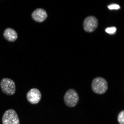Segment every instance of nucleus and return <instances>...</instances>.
Instances as JSON below:
<instances>
[{"instance_id": "1", "label": "nucleus", "mask_w": 124, "mask_h": 124, "mask_svg": "<svg viewBox=\"0 0 124 124\" xmlns=\"http://www.w3.org/2000/svg\"><path fill=\"white\" fill-rule=\"evenodd\" d=\"M108 85L107 81L101 77L95 78L91 83V89L93 92L99 94L105 93L108 90Z\"/></svg>"}, {"instance_id": "2", "label": "nucleus", "mask_w": 124, "mask_h": 124, "mask_svg": "<svg viewBox=\"0 0 124 124\" xmlns=\"http://www.w3.org/2000/svg\"><path fill=\"white\" fill-rule=\"evenodd\" d=\"M65 104L70 107L73 108L76 105L79 100L78 93L73 89L68 90L63 97Z\"/></svg>"}, {"instance_id": "3", "label": "nucleus", "mask_w": 124, "mask_h": 124, "mask_svg": "<svg viewBox=\"0 0 124 124\" xmlns=\"http://www.w3.org/2000/svg\"><path fill=\"white\" fill-rule=\"evenodd\" d=\"M1 91L7 95H13L16 92V86L14 81L11 79L4 78L0 83Z\"/></svg>"}, {"instance_id": "4", "label": "nucleus", "mask_w": 124, "mask_h": 124, "mask_svg": "<svg viewBox=\"0 0 124 124\" xmlns=\"http://www.w3.org/2000/svg\"><path fill=\"white\" fill-rule=\"evenodd\" d=\"M3 124H20L18 115L13 109L7 110L4 113L2 119Z\"/></svg>"}, {"instance_id": "5", "label": "nucleus", "mask_w": 124, "mask_h": 124, "mask_svg": "<svg viewBox=\"0 0 124 124\" xmlns=\"http://www.w3.org/2000/svg\"><path fill=\"white\" fill-rule=\"evenodd\" d=\"M98 25V22L96 18L93 16H89L84 21L83 28L86 31L92 32L96 29Z\"/></svg>"}, {"instance_id": "6", "label": "nucleus", "mask_w": 124, "mask_h": 124, "mask_svg": "<svg viewBox=\"0 0 124 124\" xmlns=\"http://www.w3.org/2000/svg\"><path fill=\"white\" fill-rule=\"evenodd\" d=\"M42 94L40 91L36 88H32L27 93V98L29 103L32 104H36L41 100Z\"/></svg>"}, {"instance_id": "7", "label": "nucleus", "mask_w": 124, "mask_h": 124, "mask_svg": "<svg viewBox=\"0 0 124 124\" xmlns=\"http://www.w3.org/2000/svg\"><path fill=\"white\" fill-rule=\"evenodd\" d=\"M47 17V13L45 10L41 8H38L34 11L32 14V17L35 21L42 22Z\"/></svg>"}, {"instance_id": "8", "label": "nucleus", "mask_w": 124, "mask_h": 124, "mask_svg": "<svg viewBox=\"0 0 124 124\" xmlns=\"http://www.w3.org/2000/svg\"><path fill=\"white\" fill-rule=\"evenodd\" d=\"M3 35L5 38L9 41H14L18 38L16 32L14 29L10 28H8L5 30Z\"/></svg>"}, {"instance_id": "9", "label": "nucleus", "mask_w": 124, "mask_h": 124, "mask_svg": "<svg viewBox=\"0 0 124 124\" xmlns=\"http://www.w3.org/2000/svg\"><path fill=\"white\" fill-rule=\"evenodd\" d=\"M118 121L120 124H124V111H121L118 116Z\"/></svg>"}, {"instance_id": "10", "label": "nucleus", "mask_w": 124, "mask_h": 124, "mask_svg": "<svg viewBox=\"0 0 124 124\" xmlns=\"http://www.w3.org/2000/svg\"><path fill=\"white\" fill-rule=\"evenodd\" d=\"M117 30V29L114 27H108L105 29V32L108 34H114L115 33Z\"/></svg>"}, {"instance_id": "11", "label": "nucleus", "mask_w": 124, "mask_h": 124, "mask_svg": "<svg viewBox=\"0 0 124 124\" xmlns=\"http://www.w3.org/2000/svg\"><path fill=\"white\" fill-rule=\"evenodd\" d=\"M108 9L111 10H117L120 8V6L118 5L115 4L110 5L108 6Z\"/></svg>"}]
</instances>
